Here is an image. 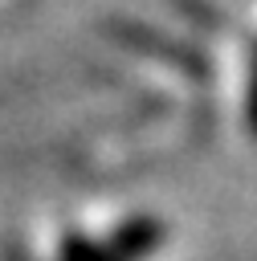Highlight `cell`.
<instances>
[{"mask_svg": "<svg viewBox=\"0 0 257 261\" xmlns=\"http://www.w3.org/2000/svg\"><path fill=\"white\" fill-rule=\"evenodd\" d=\"M159 237H163L159 220L135 216V220H126V224L114 232V253H118V257H143L151 245H159Z\"/></svg>", "mask_w": 257, "mask_h": 261, "instance_id": "obj_1", "label": "cell"}, {"mask_svg": "<svg viewBox=\"0 0 257 261\" xmlns=\"http://www.w3.org/2000/svg\"><path fill=\"white\" fill-rule=\"evenodd\" d=\"M61 261H114L106 249H98L86 237H65L61 241Z\"/></svg>", "mask_w": 257, "mask_h": 261, "instance_id": "obj_2", "label": "cell"}, {"mask_svg": "<svg viewBox=\"0 0 257 261\" xmlns=\"http://www.w3.org/2000/svg\"><path fill=\"white\" fill-rule=\"evenodd\" d=\"M253 126H257V86H253Z\"/></svg>", "mask_w": 257, "mask_h": 261, "instance_id": "obj_3", "label": "cell"}]
</instances>
